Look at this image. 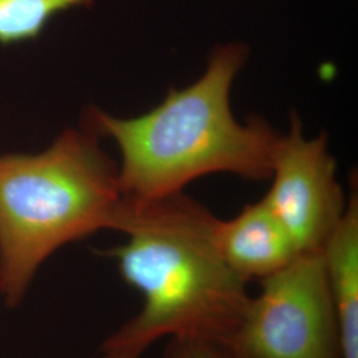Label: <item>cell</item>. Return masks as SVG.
Wrapping results in <instances>:
<instances>
[{"label":"cell","mask_w":358,"mask_h":358,"mask_svg":"<svg viewBox=\"0 0 358 358\" xmlns=\"http://www.w3.org/2000/svg\"><path fill=\"white\" fill-rule=\"evenodd\" d=\"M220 358H341L336 310L322 252L301 254L262 280Z\"/></svg>","instance_id":"obj_4"},{"label":"cell","mask_w":358,"mask_h":358,"mask_svg":"<svg viewBox=\"0 0 358 358\" xmlns=\"http://www.w3.org/2000/svg\"><path fill=\"white\" fill-rule=\"evenodd\" d=\"M124 195L118 166L83 125L40 153L0 154V296L19 307L57 250L115 230Z\"/></svg>","instance_id":"obj_3"},{"label":"cell","mask_w":358,"mask_h":358,"mask_svg":"<svg viewBox=\"0 0 358 358\" xmlns=\"http://www.w3.org/2000/svg\"><path fill=\"white\" fill-rule=\"evenodd\" d=\"M164 358H220L217 346L196 340L170 338Z\"/></svg>","instance_id":"obj_9"},{"label":"cell","mask_w":358,"mask_h":358,"mask_svg":"<svg viewBox=\"0 0 358 358\" xmlns=\"http://www.w3.org/2000/svg\"><path fill=\"white\" fill-rule=\"evenodd\" d=\"M336 169L327 136L307 138L300 117L292 113L291 128L276 142L269 174L272 185L263 199L300 255L322 252L345 213L348 199Z\"/></svg>","instance_id":"obj_5"},{"label":"cell","mask_w":358,"mask_h":358,"mask_svg":"<svg viewBox=\"0 0 358 358\" xmlns=\"http://www.w3.org/2000/svg\"><path fill=\"white\" fill-rule=\"evenodd\" d=\"M92 358H141V355L122 349H105L101 348V355Z\"/></svg>","instance_id":"obj_10"},{"label":"cell","mask_w":358,"mask_h":358,"mask_svg":"<svg viewBox=\"0 0 358 358\" xmlns=\"http://www.w3.org/2000/svg\"><path fill=\"white\" fill-rule=\"evenodd\" d=\"M247 57L243 41L217 45L195 83L170 90L158 106L137 117L90 106L83 125L117 145L124 196L162 198L215 173L269 178L279 133L260 117L241 122L231 109V90Z\"/></svg>","instance_id":"obj_2"},{"label":"cell","mask_w":358,"mask_h":358,"mask_svg":"<svg viewBox=\"0 0 358 358\" xmlns=\"http://www.w3.org/2000/svg\"><path fill=\"white\" fill-rule=\"evenodd\" d=\"M217 241L227 264L245 282H262L300 255L294 239L264 199L244 206L232 219H219Z\"/></svg>","instance_id":"obj_6"},{"label":"cell","mask_w":358,"mask_h":358,"mask_svg":"<svg viewBox=\"0 0 358 358\" xmlns=\"http://www.w3.org/2000/svg\"><path fill=\"white\" fill-rule=\"evenodd\" d=\"M96 0H0V45L38 40L60 13L90 8Z\"/></svg>","instance_id":"obj_8"},{"label":"cell","mask_w":358,"mask_h":358,"mask_svg":"<svg viewBox=\"0 0 358 358\" xmlns=\"http://www.w3.org/2000/svg\"><path fill=\"white\" fill-rule=\"evenodd\" d=\"M217 220L183 192L154 199L124 196L115 231L127 242L103 255L115 260L143 306L101 348L142 356L162 337L217 346L234 332L251 296L219 250Z\"/></svg>","instance_id":"obj_1"},{"label":"cell","mask_w":358,"mask_h":358,"mask_svg":"<svg viewBox=\"0 0 358 358\" xmlns=\"http://www.w3.org/2000/svg\"><path fill=\"white\" fill-rule=\"evenodd\" d=\"M331 285L341 358H358V198L352 192L345 213L322 250Z\"/></svg>","instance_id":"obj_7"}]
</instances>
